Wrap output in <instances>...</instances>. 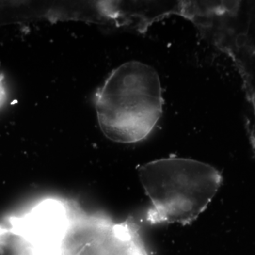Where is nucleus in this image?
<instances>
[{"label": "nucleus", "instance_id": "4", "mask_svg": "<svg viewBox=\"0 0 255 255\" xmlns=\"http://www.w3.org/2000/svg\"><path fill=\"white\" fill-rule=\"evenodd\" d=\"M7 96V87H6L5 81H4V75L0 71V109L5 104Z\"/></svg>", "mask_w": 255, "mask_h": 255}, {"label": "nucleus", "instance_id": "1", "mask_svg": "<svg viewBox=\"0 0 255 255\" xmlns=\"http://www.w3.org/2000/svg\"><path fill=\"white\" fill-rule=\"evenodd\" d=\"M163 104L158 72L139 61H129L113 70L95 95L101 131L121 143L147 138L162 117Z\"/></svg>", "mask_w": 255, "mask_h": 255}, {"label": "nucleus", "instance_id": "3", "mask_svg": "<svg viewBox=\"0 0 255 255\" xmlns=\"http://www.w3.org/2000/svg\"><path fill=\"white\" fill-rule=\"evenodd\" d=\"M141 219L116 222L74 208L65 230L64 253L73 255H150L142 236Z\"/></svg>", "mask_w": 255, "mask_h": 255}, {"label": "nucleus", "instance_id": "2", "mask_svg": "<svg viewBox=\"0 0 255 255\" xmlns=\"http://www.w3.org/2000/svg\"><path fill=\"white\" fill-rule=\"evenodd\" d=\"M152 206L141 218L143 224L191 223L208 207L222 182L215 167L194 159L168 158L138 169Z\"/></svg>", "mask_w": 255, "mask_h": 255}]
</instances>
